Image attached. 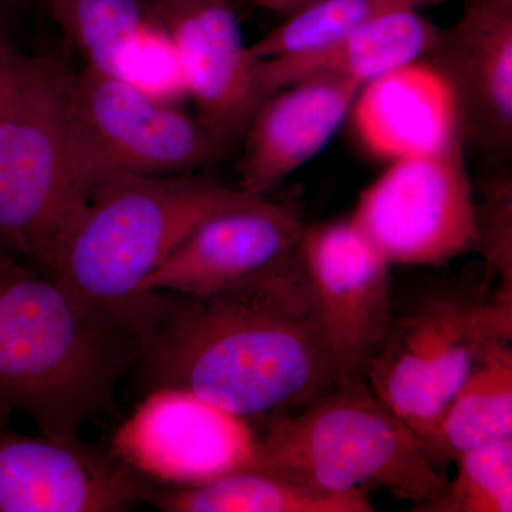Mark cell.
Returning a JSON list of instances; mask_svg holds the SVG:
<instances>
[{
	"mask_svg": "<svg viewBox=\"0 0 512 512\" xmlns=\"http://www.w3.org/2000/svg\"><path fill=\"white\" fill-rule=\"evenodd\" d=\"M306 227L295 201L247 194L192 229L141 292L212 296L232 291L295 251Z\"/></svg>",
	"mask_w": 512,
	"mask_h": 512,
	"instance_id": "obj_11",
	"label": "cell"
},
{
	"mask_svg": "<svg viewBox=\"0 0 512 512\" xmlns=\"http://www.w3.org/2000/svg\"><path fill=\"white\" fill-rule=\"evenodd\" d=\"M111 443L114 456L147 483L192 487L251 466L256 431L191 393L158 389L146 394Z\"/></svg>",
	"mask_w": 512,
	"mask_h": 512,
	"instance_id": "obj_10",
	"label": "cell"
},
{
	"mask_svg": "<svg viewBox=\"0 0 512 512\" xmlns=\"http://www.w3.org/2000/svg\"><path fill=\"white\" fill-rule=\"evenodd\" d=\"M511 342L491 343L448 403L427 447L437 468L474 448L512 440Z\"/></svg>",
	"mask_w": 512,
	"mask_h": 512,
	"instance_id": "obj_18",
	"label": "cell"
},
{
	"mask_svg": "<svg viewBox=\"0 0 512 512\" xmlns=\"http://www.w3.org/2000/svg\"><path fill=\"white\" fill-rule=\"evenodd\" d=\"M244 2L256 6V8L268 10V12L288 16L316 0H244Z\"/></svg>",
	"mask_w": 512,
	"mask_h": 512,
	"instance_id": "obj_26",
	"label": "cell"
},
{
	"mask_svg": "<svg viewBox=\"0 0 512 512\" xmlns=\"http://www.w3.org/2000/svg\"><path fill=\"white\" fill-rule=\"evenodd\" d=\"M299 245L220 295L146 292L133 326L146 393L183 390L265 426L335 387Z\"/></svg>",
	"mask_w": 512,
	"mask_h": 512,
	"instance_id": "obj_1",
	"label": "cell"
},
{
	"mask_svg": "<svg viewBox=\"0 0 512 512\" xmlns=\"http://www.w3.org/2000/svg\"><path fill=\"white\" fill-rule=\"evenodd\" d=\"M299 249L339 383L365 380L394 316L390 265L350 218L306 227Z\"/></svg>",
	"mask_w": 512,
	"mask_h": 512,
	"instance_id": "obj_9",
	"label": "cell"
},
{
	"mask_svg": "<svg viewBox=\"0 0 512 512\" xmlns=\"http://www.w3.org/2000/svg\"><path fill=\"white\" fill-rule=\"evenodd\" d=\"M350 221L390 266H441L478 252L476 190L463 138L392 161L360 194Z\"/></svg>",
	"mask_w": 512,
	"mask_h": 512,
	"instance_id": "obj_8",
	"label": "cell"
},
{
	"mask_svg": "<svg viewBox=\"0 0 512 512\" xmlns=\"http://www.w3.org/2000/svg\"><path fill=\"white\" fill-rule=\"evenodd\" d=\"M362 86L320 76L269 94L249 121L238 161V190L268 197L318 156L348 119Z\"/></svg>",
	"mask_w": 512,
	"mask_h": 512,
	"instance_id": "obj_15",
	"label": "cell"
},
{
	"mask_svg": "<svg viewBox=\"0 0 512 512\" xmlns=\"http://www.w3.org/2000/svg\"><path fill=\"white\" fill-rule=\"evenodd\" d=\"M456 101L464 146L494 165L512 151V0H464L426 56Z\"/></svg>",
	"mask_w": 512,
	"mask_h": 512,
	"instance_id": "obj_12",
	"label": "cell"
},
{
	"mask_svg": "<svg viewBox=\"0 0 512 512\" xmlns=\"http://www.w3.org/2000/svg\"><path fill=\"white\" fill-rule=\"evenodd\" d=\"M448 0H316L291 15L258 42L249 45L255 60L298 55L335 42L340 37L404 10L441 5Z\"/></svg>",
	"mask_w": 512,
	"mask_h": 512,
	"instance_id": "obj_20",
	"label": "cell"
},
{
	"mask_svg": "<svg viewBox=\"0 0 512 512\" xmlns=\"http://www.w3.org/2000/svg\"><path fill=\"white\" fill-rule=\"evenodd\" d=\"M498 339H512V302L483 282L474 291H434L393 316L365 380L427 451L448 403Z\"/></svg>",
	"mask_w": 512,
	"mask_h": 512,
	"instance_id": "obj_6",
	"label": "cell"
},
{
	"mask_svg": "<svg viewBox=\"0 0 512 512\" xmlns=\"http://www.w3.org/2000/svg\"><path fill=\"white\" fill-rule=\"evenodd\" d=\"M456 477L416 512H511L512 440L461 454Z\"/></svg>",
	"mask_w": 512,
	"mask_h": 512,
	"instance_id": "obj_22",
	"label": "cell"
},
{
	"mask_svg": "<svg viewBox=\"0 0 512 512\" xmlns=\"http://www.w3.org/2000/svg\"><path fill=\"white\" fill-rule=\"evenodd\" d=\"M20 2H22V0H0V12L6 15L10 10L15 9Z\"/></svg>",
	"mask_w": 512,
	"mask_h": 512,
	"instance_id": "obj_27",
	"label": "cell"
},
{
	"mask_svg": "<svg viewBox=\"0 0 512 512\" xmlns=\"http://www.w3.org/2000/svg\"><path fill=\"white\" fill-rule=\"evenodd\" d=\"M144 503L165 512H372L367 491L312 493L255 468H242L192 487L151 484Z\"/></svg>",
	"mask_w": 512,
	"mask_h": 512,
	"instance_id": "obj_19",
	"label": "cell"
},
{
	"mask_svg": "<svg viewBox=\"0 0 512 512\" xmlns=\"http://www.w3.org/2000/svg\"><path fill=\"white\" fill-rule=\"evenodd\" d=\"M476 214L478 254L484 256L483 284L497 282L498 299L512 302V175L507 165H493L478 178Z\"/></svg>",
	"mask_w": 512,
	"mask_h": 512,
	"instance_id": "obj_24",
	"label": "cell"
},
{
	"mask_svg": "<svg viewBox=\"0 0 512 512\" xmlns=\"http://www.w3.org/2000/svg\"><path fill=\"white\" fill-rule=\"evenodd\" d=\"M111 76L157 103L180 106L188 99L180 55L158 16L144 23L127 40L117 55Z\"/></svg>",
	"mask_w": 512,
	"mask_h": 512,
	"instance_id": "obj_23",
	"label": "cell"
},
{
	"mask_svg": "<svg viewBox=\"0 0 512 512\" xmlns=\"http://www.w3.org/2000/svg\"><path fill=\"white\" fill-rule=\"evenodd\" d=\"M440 29L417 10L392 13L318 49L256 60V82L265 97L289 84L320 76L342 77L363 87L426 59Z\"/></svg>",
	"mask_w": 512,
	"mask_h": 512,
	"instance_id": "obj_17",
	"label": "cell"
},
{
	"mask_svg": "<svg viewBox=\"0 0 512 512\" xmlns=\"http://www.w3.org/2000/svg\"><path fill=\"white\" fill-rule=\"evenodd\" d=\"M150 2L177 47L195 117L225 146L241 143L266 97L231 2Z\"/></svg>",
	"mask_w": 512,
	"mask_h": 512,
	"instance_id": "obj_14",
	"label": "cell"
},
{
	"mask_svg": "<svg viewBox=\"0 0 512 512\" xmlns=\"http://www.w3.org/2000/svg\"><path fill=\"white\" fill-rule=\"evenodd\" d=\"M350 113L360 144L390 163L434 153L463 138L450 87L426 60L365 84Z\"/></svg>",
	"mask_w": 512,
	"mask_h": 512,
	"instance_id": "obj_16",
	"label": "cell"
},
{
	"mask_svg": "<svg viewBox=\"0 0 512 512\" xmlns=\"http://www.w3.org/2000/svg\"><path fill=\"white\" fill-rule=\"evenodd\" d=\"M29 55L20 52L5 35H0V117L8 107L25 73Z\"/></svg>",
	"mask_w": 512,
	"mask_h": 512,
	"instance_id": "obj_25",
	"label": "cell"
},
{
	"mask_svg": "<svg viewBox=\"0 0 512 512\" xmlns=\"http://www.w3.org/2000/svg\"><path fill=\"white\" fill-rule=\"evenodd\" d=\"M47 13L86 66L109 76L127 40L157 16L150 0H47Z\"/></svg>",
	"mask_w": 512,
	"mask_h": 512,
	"instance_id": "obj_21",
	"label": "cell"
},
{
	"mask_svg": "<svg viewBox=\"0 0 512 512\" xmlns=\"http://www.w3.org/2000/svg\"><path fill=\"white\" fill-rule=\"evenodd\" d=\"M66 57L29 55L0 117V251L53 275L90 197L70 164Z\"/></svg>",
	"mask_w": 512,
	"mask_h": 512,
	"instance_id": "obj_5",
	"label": "cell"
},
{
	"mask_svg": "<svg viewBox=\"0 0 512 512\" xmlns=\"http://www.w3.org/2000/svg\"><path fill=\"white\" fill-rule=\"evenodd\" d=\"M137 355L130 326L0 251V424L22 413L42 436L80 439L113 413Z\"/></svg>",
	"mask_w": 512,
	"mask_h": 512,
	"instance_id": "obj_2",
	"label": "cell"
},
{
	"mask_svg": "<svg viewBox=\"0 0 512 512\" xmlns=\"http://www.w3.org/2000/svg\"><path fill=\"white\" fill-rule=\"evenodd\" d=\"M150 487L111 450L0 424V512L128 511Z\"/></svg>",
	"mask_w": 512,
	"mask_h": 512,
	"instance_id": "obj_13",
	"label": "cell"
},
{
	"mask_svg": "<svg viewBox=\"0 0 512 512\" xmlns=\"http://www.w3.org/2000/svg\"><path fill=\"white\" fill-rule=\"evenodd\" d=\"M312 493L383 488L414 508L447 483L426 447L366 380H346L256 433L251 466ZM412 508V511L414 510Z\"/></svg>",
	"mask_w": 512,
	"mask_h": 512,
	"instance_id": "obj_3",
	"label": "cell"
},
{
	"mask_svg": "<svg viewBox=\"0 0 512 512\" xmlns=\"http://www.w3.org/2000/svg\"><path fill=\"white\" fill-rule=\"evenodd\" d=\"M245 195L198 173L111 180L90 195L52 276L84 305L133 330L144 282L200 222Z\"/></svg>",
	"mask_w": 512,
	"mask_h": 512,
	"instance_id": "obj_4",
	"label": "cell"
},
{
	"mask_svg": "<svg viewBox=\"0 0 512 512\" xmlns=\"http://www.w3.org/2000/svg\"><path fill=\"white\" fill-rule=\"evenodd\" d=\"M70 164L87 194L123 177H171L220 163L231 148L197 117L84 66L66 100Z\"/></svg>",
	"mask_w": 512,
	"mask_h": 512,
	"instance_id": "obj_7",
	"label": "cell"
}]
</instances>
